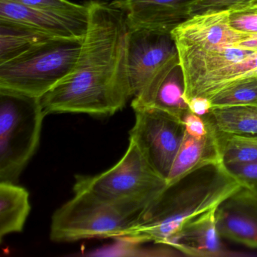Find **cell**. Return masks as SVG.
<instances>
[{
    "label": "cell",
    "mask_w": 257,
    "mask_h": 257,
    "mask_svg": "<svg viewBox=\"0 0 257 257\" xmlns=\"http://www.w3.org/2000/svg\"><path fill=\"white\" fill-rule=\"evenodd\" d=\"M87 4L88 26L77 62L70 73L40 98L46 115L65 112L112 115L132 97L125 14L112 3Z\"/></svg>",
    "instance_id": "obj_1"
},
{
    "label": "cell",
    "mask_w": 257,
    "mask_h": 257,
    "mask_svg": "<svg viewBox=\"0 0 257 257\" xmlns=\"http://www.w3.org/2000/svg\"><path fill=\"white\" fill-rule=\"evenodd\" d=\"M243 185L223 163L205 165L170 186L141 212L124 239L167 245L187 222L217 208ZM168 246V245H167Z\"/></svg>",
    "instance_id": "obj_2"
},
{
    "label": "cell",
    "mask_w": 257,
    "mask_h": 257,
    "mask_svg": "<svg viewBox=\"0 0 257 257\" xmlns=\"http://www.w3.org/2000/svg\"><path fill=\"white\" fill-rule=\"evenodd\" d=\"M82 41L52 39L0 64V91L40 98L74 68Z\"/></svg>",
    "instance_id": "obj_3"
},
{
    "label": "cell",
    "mask_w": 257,
    "mask_h": 257,
    "mask_svg": "<svg viewBox=\"0 0 257 257\" xmlns=\"http://www.w3.org/2000/svg\"><path fill=\"white\" fill-rule=\"evenodd\" d=\"M74 193L52 216L50 237L53 241L121 238L144 210L132 204L103 201L83 191Z\"/></svg>",
    "instance_id": "obj_4"
},
{
    "label": "cell",
    "mask_w": 257,
    "mask_h": 257,
    "mask_svg": "<svg viewBox=\"0 0 257 257\" xmlns=\"http://www.w3.org/2000/svg\"><path fill=\"white\" fill-rule=\"evenodd\" d=\"M167 187V181L130 141L122 159L95 176H76L73 191L87 192L108 202L147 208Z\"/></svg>",
    "instance_id": "obj_5"
},
{
    "label": "cell",
    "mask_w": 257,
    "mask_h": 257,
    "mask_svg": "<svg viewBox=\"0 0 257 257\" xmlns=\"http://www.w3.org/2000/svg\"><path fill=\"white\" fill-rule=\"evenodd\" d=\"M40 98L0 91V182L15 183L38 148Z\"/></svg>",
    "instance_id": "obj_6"
},
{
    "label": "cell",
    "mask_w": 257,
    "mask_h": 257,
    "mask_svg": "<svg viewBox=\"0 0 257 257\" xmlns=\"http://www.w3.org/2000/svg\"><path fill=\"white\" fill-rule=\"evenodd\" d=\"M180 65L171 33L129 30L127 72L133 109L146 107L164 79Z\"/></svg>",
    "instance_id": "obj_7"
},
{
    "label": "cell",
    "mask_w": 257,
    "mask_h": 257,
    "mask_svg": "<svg viewBox=\"0 0 257 257\" xmlns=\"http://www.w3.org/2000/svg\"><path fill=\"white\" fill-rule=\"evenodd\" d=\"M135 124L129 141L138 146L155 171L167 180L186 129L183 121L155 107L134 109Z\"/></svg>",
    "instance_id": "obj_8"
},
{
    "label": "cell",
    "mask_w": 257,
    "mask_h": 257,
    "mask_svg": "<svg viewBox=\"0 0 257 257\" xmlns=\"http://www.w3.org/2000/svg\"><path fill=\"white\" fill-rule=\"evenodd\" d=\"M177 46L213 50L235 47L252 34L234 29L230 22V11L196 15L171 31Z\"/></svg>",
    "instance_id": "obj_9"
},
{
    "label": "cell",
    "mask_w": 257,
    "mask_h": 257,
    "mask_svg": "<svg viewBox=\"0 0 257 257\" xmlns=\"http://www.w3.org/2000/svg\"><path fill=\"white\" fill-rule=\"evenodd\" d=\"M0 21L34 30L51 38L83 40L88 19L31 8L11 0H0Z\"/></svg>",
    "instance_id": "obj_10"
},
{
    "label": "cell",
    "mask_w": 257,
    "mask_h": 257,
    "mask_svg": "<svg viewBox=\"0 0 257 257\" xmlns=\"http://www.w3.org/2000/svg\"><path fill=\"white\" fill-rule=\"evenodd\" d=\"M216 222L221 237L257 249V196L249 188L243 186L218 206Z\"/></svg>",
    "instance_id": "obj_11"
},
{
    "label": "cell",
    "mask_w": 257,
    "mask_h": 257,
    "mask_svg": "<svg viewBox=\"0 0 257 257\" xmlns=\"http://www.w3.org/2000/svg\"><path fill=\"white\" fill-rule=\"evenodd\" d=\"M196 0H115L123 10L129 30L145 29L171 33L190 19L191 5Z\"/></svg>",
    "instance_id": "obj_12"
},
{
    "label": "cell",
    "mask_w": 257,
    "mask_h": 257,
    "mask_svg": "<svg viewBox=\"0 0 257 257\" xmlns=\"http://www.w3.org/2000/svg\"><path fill=\"white\" fill-rule=\"evenodd\" d=\"M216 210L203 213L187 222L167 245L191 256L226 255L216 227Z\"/></svg>",
    "instance_id": "obj_13"
},
{
    "label": "cell",
    "mask_w": 257,
    "mask_h": 257,
    "mask_svg": "<svg viewBox=\"0 0 257 257\" xmlns=\"http://www.w3.org/2000/svg\"><path fill=\"white\" fill-rule=\"evenodd\" d=\"M210 126L208 133L202 138H194L186 132L167 178V186L194 170L211 164L222 163L217 132L211 124Z\"/></svg>",
    "instance_id": "obj_14"
},
{
    "label": "cell",
    "mask_w": 257,
    "mask_h": 257,
    "mask_svg": "<svg viewBox=\"0 0 257 257\" xmlns=\"http://www.w3.org/2000/svg\"><path fill=\"white\" fill-rule=\"evenodd\" d=\"M31 208L27 189L11 182H0V238L22 231Z\"/></svg>",
    "instance_id": "obj_15"
},
{
    "label": "cell",
    "mask_w": 257,
    "mask_h": 257,
    "mask_svg": "<svg viewBox=\"0 0 257 257\" xmlns=\"http://www.w3.org/2000/svg\"><path fill=\"white\" fill-rule=\"evenodd\" d=\"M204 118L220 133L257 137V106L212 108Z\"/></svg>",
    "instance_id": "obj_16"
},
{
    "label": "cell",
    "mask_w": 257,
    "mask_h": 257,
    "mask_svg": "<svg viewBox=\"0 0 257 257\" xmlns=\"http://www.w3.org/2000/svg\"><path fill=\"white\" fill-rule=\"evenodd\" d=\"M52 39L27 27L0 21V64Z\"/></svg>",
    "instance_id": "obj_17"
},
{
    "label": "cell",
    "mask_w": 257,
    "mask_h": 257,
    "mask_svg": "<svg viewBox=\"0 0 257 257\" xmlns=\"http://www.w3.org/2000/svg\"><path fill=\"white\" fill-rule=\"evenodd\" d=\"M146 107L157 108L183 119L189 110L185 98L184 77L180 65L176 67L164 79L153 100Z\"/></svg>",
    "instance_id": "obj_18"
},
{
    "label": "cell",
    "mask_w": 257,
    "mask_h": 257,
    "mask_svg": "<svg viewBox=\"0 0 257 257\" xmlns=\"http://www.w3.org/2000/svg\"><path fill=\"white\" fill-rule=\"evenodd\" d=\"M217 133L225 166L256 162L257 137Z\"/></svg>",
    "instance_id": "obj_19"
},
{
    "label": "cell",
    "mask_w": 257,
    "mask_h": 257,
    "mask_svg": "<svg viewBox=\"0 0 257 257\" xmlns=\"http://www.w3.org/2000/svg\"><path fill=\"white\" fill-rule=\"evenodd\" d=\"M212 108L257 106V77L249 78L224 88L210 99Z\"/></svg>",
    "instance_id": "obj_20"
},
{
    "label": "cell",
    "mask_w": 257,
    "mask_h": 257,
    "mask_svg": "<svg viewBox=\"0 0 257 257\" xmlns=\"http://www.w3.org/2000/svg\"><path fill=\"white\" fill-rule=\"evenodd\" d=\"M13 2L45 11L53 12L64 16L88 19V4L80 5L70 0H11Z\"/></svg>",
    "instance_id": "obj_21"
},
{
    "label": "cell",
    "mask_w": 257,
    "mask_h": 257,
    "mask_svg": "<svg viewBox=\"0 0 257 257\" xmlns=\"http://www.w3.org/2000/svg\"><path fill=\"white\" fill-rule=\"evenodd\" d=\"M257 6V0H196L191 5V17L204 13L239 11Z\"/></svg>",
    "instance_id": "obj_22"
},
{
    "label": "cell",
    "mask_w": 257,
    "mask_h": 257,
    "mask_svg": "<svg viewBox=\"0 0 257 257\" xmlns=\"http://www.w3.org/2000/svg\"><path fill=\"white\" fill-rule=\"evenodd\" d=\"M230 22L231 26L237 31L257 34V10L255 9L230 12Z\"/></svg>",
    "instance_id": "obj_23"
},
{
    "label": "cell",
    "mask_w": 257,
    "mask_h": 257,
    "mask_svg": "<svg viewBox=\"0 0 257 257\" xmlns=\"http://www.w3.org/2000/svg\"><path fill=\"white\" fill-rule=\"evenodd\" d=\"M230 173L243 186H257V161L250 163L228 165Z\"/></svg>",
    "instance_id": "obj_24"
},
{
    "label": "cell",
    "mask_w": 257,
    "mask_h": 257,
    "mask_svg": "<svg viewBox=\"0 0 257 257\" xmlns=\"http://www.w3.org/2000/svg\"><path fill=\"white\" fill-rule=\"evenodd\" d=\"M182 121L184 124L186 133L194 138H204L210 130V124L205 118L195 115L190 111L183 116Z\"/></svg>",
    "instance_id": "obj_25"
},
{
    "label": "cell",
    "mask_w": 257,
    "mask_h": 257,
    "mask_svg": "<svg viewBox=\"0 0 257 257\" xmlns=\"http://www.w3.org/2000/svg\"><path fill=\"white\" fill-rule=\"evenodd\" d=\"M189 110L195 115L201 117L205 116L212 109L211 103L205 97H195L186 100Z\"/></svg>",
    "instance_id": "obj_26"
},
{
    "label": "cell",
    "mask_w": 257,
    "mask_h": 257,
    "mask_svg": "<svg viewBox=\"0 0 257 257\" xmlns=\"http://www.w3.org/2000/svg\"><path fill=\"white\" fill-rule=\"evenodd\" d=\"M246 187L249 188L255 194V195L257 196V186H251V187H249V186H246Z\"/></svg>",
    "instance_id": "obj_27"
},
{
    "label": "cell",
    "mask_w": 257,
    "mask_h": 257,
    "mask_svg": "<svg viewBox=\"0 0 257 257\" xmlns=\"http://www.w3.org/2000/svg\"><path fill=\"white\" fill-rule=\"evenodd\" d=\"M252 8H257V6H255V7H252Z\"/></svg>",
    "instance_id": "obj_28"
},
{
    "label": "cell",
    "mask_w": 257,
    "mask_h": 257,
    "mask_svg": "<svg viewBox=\"0 0 257 257\" xmlns=\"http://www.w3.org/2000/svg\"><path fill=\"white\" fill-rule=\"evenodd\" d=\"M252 9H255V10H257V8H252Z\"/></svg>",
    "instance_id": "obj_29"
}]
</instances>
